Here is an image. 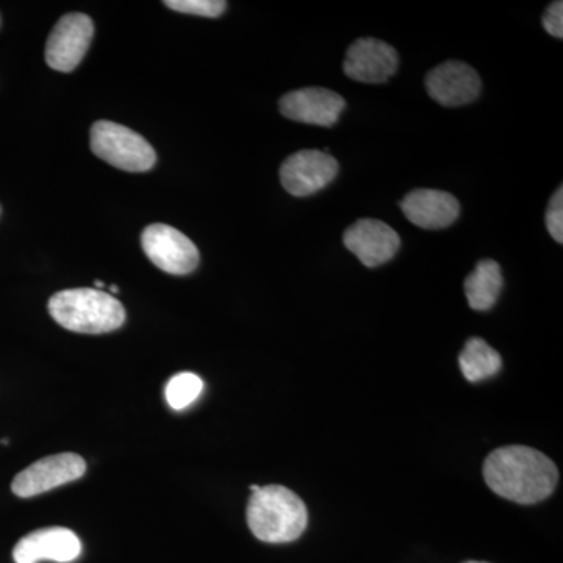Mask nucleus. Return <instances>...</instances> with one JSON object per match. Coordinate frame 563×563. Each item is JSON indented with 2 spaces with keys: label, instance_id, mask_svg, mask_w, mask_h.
Here are the masks:
<instances>
[{
  "label": "nucleus",
  "instance_id": "obj_23",
  "mask_svg": "<svg viewBox=\"0 0 563 563\" xmlns=\"http://www.w3.org/2000/svg\"><path fill=\"white\" fill-rule=\"evenodd\" d=\"M466 563H484V562H466Z\"/></svg>",
  "mask_w": 563,
  "mask_h": 563
},
{
  "label": "nucleus",
  "instance_id": "obj_8",
  "mask_svg": "<svg viewBox=\"0 0 563 563\" xmlns=\"http://www.w3.org/2000/svg\"><path fill=\"white\" fill-rule=\"evenodd\" d=\"M339 169V162L325 152H296L282 163L280 181L290 195L306 198L328 187Z\"/></svg>",
  "mask_w": 563,
  "mask_h": 563
},
{
  "label": "nucleus",
  "instance_id": "obj_3",
  "mask_svg": "<svg viewBox=\"0 0 563 563\" xmlns=\"http://www.w3.org/2000/svg\"><path fill=\"white\" fill-rule=\"evenodd\" d=\"M49 313L62 328L91 335L117 331L125 321L124 306L110 292L96 288L55 292L49 299Z\"/></svg>",
  "mask_w": 563,
  "mask_h": 563
},
{
  "label": "nucleus",
  "instance_id": "obj_19",
  "mask_svg": "<svg viewBox=\"0 0 563 563\" xmlns=\"http://www.w3.org/2000/svg\"><path fill=\"white\" fill-rule=\"evenodd\" d=\"M547 225L551 236L558 243H563V190L562 187L554 192L550 207L547 210Z\"/></svg>",
  "mask_w": 563,
  "mask_h": 563
},
{
  "label": "nucleus",
  "instance_id": "obj_17",
  "mask_svg": "<svg viewBox=\"0 0 563 563\" xmlns=\"http://www.w3.org/2000/svg\"><path fill=\"white\" fill-rule=\"evenodd\" d=\"M203 383L198 374H176L166 385L165 396L173 410H184L201 396Z\"/></svg>",
  "mask_w": 563,
  "mask_h": 563
},
{
  "label": "nucleus",
  "instance_id": "obj_6",
  "mask_svg": "<svg viewBox=\"0 0 563 563\" xmlns=\"http://www.w3.org/2000/svg\"><path fill=\"white\" fill-rule=\"evenodd\" d=\"M87 472V462L79 454L47 455L18 474L11 492L20 498H33L80 479Z\"/></svg>",
  "mask_w": 563,
  "mask_h": 563
},
{
  "label": "nucleus",
  "instance_id": "obj_1",
  "mask_svg": "<svg viewBox=\"0 0 563 563\" xmlns=\"http://www.w3.org/2000/svg\"><path fill=\"white\" fill-rule=\"evenodd\" d=\"M485 483L496 495L518 504H536L554 492L558 466L529 446L499 448L484 463Z\"/></svg>",
  "mask_w": 563,
  "mask_h": 563
},
{
  "label": "nucleus",
  "instance_id": "obj_9",
  "mask_svg": "<svg viewBox=\"0 0 563 563\" xmlns=\"http://www.w3.org/2000/svg\"><path fill=\"white\" fill-rule=\"evenodd\" d=\"M426 88L440 106L462 107L479 98L483 84L472 66L451 60L429 70Z\"/></svg>",
  "mask_w": 563,
  "mask_h": 563
},
{
  "label": "nucleus",
  "instance_id": "obj_24",
  "mask_svg": "<svg viewBox=\"0 0 563 563\" xmlns=\"http://www.w3.org/2000/svg\"><path fill=\"white\" fill-rule=\"evenodd\" d=\"M0 213H2V209H0Z\"/></svg>",
  "mask_w": 563,
  "mask_h": 563
},
{
  "label": "nucleus",
  "instance_id": "obj_2",
  "mask_svg": "<svg viewBox=\"0 0 563 563\" xmlns=\"http://www.w3.org/2000/svg\"><path fill=\"white\" fill-rule=\"evenodd\" d=\"M247 525L258 540L266 543H290L298 540L309 523L306 504L282 485H266L247 503Z\"/></svg>",
  "mask_w": 563,
  "mask_h": 563
},
{
  "label": "nucleus",
  "instance_id": "obj_18",
  "mask_svg": "<svg viewBox=\"0 0 563 563\" xmlns=\"http://www.w3.org/2000/svg\"><path fill=\"white\" fill-rule=\"evenodd\" d=\"M165 5L179 13L195 16L218 18L228 9L222 0H166Z\"/></svg>",
  "mask_w": 563,
  "mask_h": 563
},
{
  "label": "nucleus",
  "instance_id": "obj_11",
  "mask_svg": "<svg viewBox=\"0 0 563 563\" xmlns=\"http://www.w3.org/2000/svg\"><path fill=\"white\" fill-rule=\"evenodd\" d=\"M346 102L339 92L325 88H303L280 99L279 109L288 120L331 128L340 120Z\"/></svg>",
  "mask_w": 563,
  "mask_h": 563
},
{
  "label": "nucleus",
  "instance_id": "obj_12",
  "mask_svg": "<svg viewBox=\"0 0 563 563\" xmlns=\"http://www.w3.org/2000/svg\"><path fill=\"white\" fill-rule=\"evenodd\" d=\"M344 74L362 84H384L398 69V54L395 47L380 40L355 41L344 58Z\"/></svg>",
  "mask_w": 563,
  "mask_h": 563
},
{
  "label": "nucleus",
  "instance_id": "obj_4",
  "mask_svg": "<svg viewBox=\"0 0 563 563\" xmlns=\"http://www.w3.org/2000/svg\"><path fill=\"white\" fill-rule=\"evenodd\" d=\"M91 151L101 161L129 173H144L154 168L157 154L140 133L117 124L98 121L90 132Z\"/></svg>",
  "mask_w": 563,
  "mask_h": 563
},
{
  "label": "nucleus",
  "instance_id": "obj_10",
  "mask_svg": "<svg viewBox=\"0 0 563 563\" xmlns=\"http://www.w3.org/2000/svg\"><path fill=\"white\" fill-rule=\"evenodd\" d=\"M343 243L366 268H376L395 257L401 239L383 221L358 220L343 233Z\"/></svg>",
  "mask_w": 563,
  "mask_h": 563
},
{
  "label": "nucleus",
  "instance_id": "obj_21",
  "mask_svg": "<svg viewBox=\"0 0 563 563\" xmlns=\"http://www.w3.org/2000/svg\"><path fill=\"white\" fill-rule=\"evenodd\" d=\"M95 285H96V290L102 291V288H106V284H103V282H101V280H96Z\"/></svg>",
  "mask_w": 563,
  "mask_h": 563
},
{
  "label": "nucleus",
  "instance_id": "obj_7",
  "mask_svg": "<svg viewBox=\"0 0 563 563\" xmlns=\"http://www.w3.org/2000/svg\"><path fill=\"white\" fill-rule=\"evenodd\" d=\"M95 24L87 14L63 16L51 32L46 44V62L52 69L70 73L80 65L90 49Z\"/></svg>",
  "mask_w": 563,
  "mask_h": 563
},
{
  "label": "nucleus",
  "instance_id": "obj_15",
  "mask_svg": "<svg viewBox=\"0 0 563 563\" xmlns=\"http://www.w3.org/2000/svg\"><path fill=\"white\" fill-rule=\"evenodd\" d=\"M503 285L499 263L492 258L481 261L465 280V295L470 307L477 312L490 310L501 295Z\"/></svg>",
  "mask_w": 563,
  "mask_h": 563
},
{
  "label": "nucleus",
  "instance_id": "obj_5",
  "mask_svg": "<svg viewBox=\"0 0 563 563\" xmlns=\"http://www.w3.org/2000/svg\"><path fill=\"white\" fill-rule=\"evenodd\" d=\"M141 246L147 258L162 272L185 276L198 268V247L172 225L152 224L144 229Z\"/></svg>",
  "mask_w": 563,
  "mask_h": 563
},
{
  "label": "nucleus",
  "instance_id": "obj_13",
  "mask_svg": "<svg viewBox=\"0 0 563 563\" xmlns=\"http://www.w3.org/2000/svg\"><path fill=\"white\" fill-rule=\"evenodd\" d=\"M81 554V542L77 533L66 528L40 529L22 537L13 550L16 563L51 561L69 563Z\"/></svg>",
  "mask_w": 563,
  "mask_h": 563
},
{
  "label": "nucleus",
  "instance_id": "obj_20",
  "mask_svg": "<svg viewBox=\"0 0 563 563\" xmlns=\"http://www.w3.org/2000/svg\"><path fill=\"white\" fill-rule=\"evenodd\" d=\"M543 27L554 38H563V2L561 0L551 3L544 11Z\"/></svg>",
  "mask_w": 563,
  "mask_h": 563
},
{
  "label": "nucleus",
  "instance_id": "obj_14",
  "mask_svg": "<svg viewBox=\"0 0 563 563\" xmlns=\"http://www.w3.org/2000/svg\"><path fill=\"white\" fill-rule=\"evenodd\" d=\"M401 209L407 220L426 231L450 228L461 213V206L451 192L413 190L402 199Z\"/></svg>",
  "mask_w": 563,
  "mask_h": 563
},
{
  "label": "nucleus",
  "instance_id": "obj_16",
  "mask_svg": "<svg viewBox=\"0 0 563 563\" xmlns=\"http://www.w3.org/2000/svg\"><path fill=\"white\" fill-rule=\"evenodd\" d=\"M463 376L470 383H481L495 376L501 369V355L483 339H472L463 347L459 357Z\"/></svg>",
  "mask_w": 563,
  "mask_h": 563
},
{
  "label": "nucleus",
  "instance_id": "obj_22",
  "mask_svg": "<svg viewBox=\"0 0 563 563\" xmlns=\"http://www.w3.org/2000/svg\"><path fill=\"white\" fill-rule=\"evenodd\" d=\"M110 291L111 292H118V291H120V287H117V285H111Z\"/></svg>",
  "mask_w": 563,
  "mask_h": 563
}]
</instances>
